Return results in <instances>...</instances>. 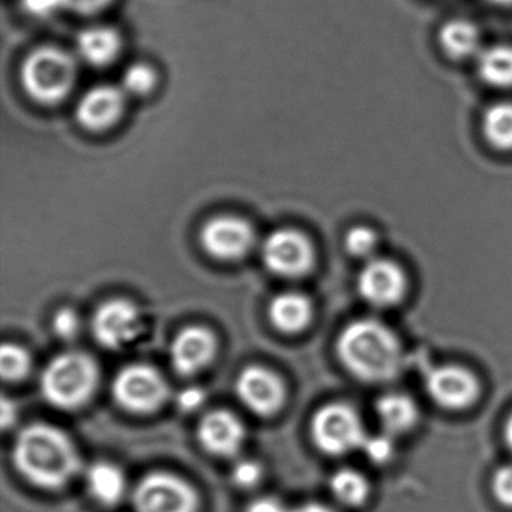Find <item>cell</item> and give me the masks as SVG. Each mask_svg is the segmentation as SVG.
Wrapping results in <instances>:
<instances>
[{
  "mask_svg": "<svg viewBox=\"0 0 512 512\" xmlns=\"http://www.w3.org/2000/svg\"><path fill=\"white\" fill-rule=\"evenodd\" d=\"M11 460L23 479L47 491L67 487L82 469V458L73 439L46 422H34L19 431Z\"/></svg>",
  "mask_w": 512,
  "mask_h": 512,
  "instance_id": "cell-1",
  "label": "cell"
},
{
  "mask_svg": "<svg viewBox=\"0 0 512 512\" xmlns=\"http://www.w3.org/2000/svg\"><path fill=\"white\" fill-rule=\"evenodd\" d=\"M335 349L341 365L361 382H389L403 367L400 340L391 328L376 319L349 323L338 335Z\"/></svg>",
  "mask_w": 512,
  "mask_h": 512,
  "instance_id": "cell-2",
  "label": "cell"
},
{
  "mask_svg": "<svg viewBox=\"0 0 512 512\" xmlns=\"http://www.w3.org/2000/svg\"><path fill=\"white\" fill-rule=\"evenodd\" d=\"M80 61L76 53L58 44H41L20 62L23 94L41 107L65 103L79 83Z\"/></svg>",
  "mask_w": 512,
  "mask_h": 512,
  "instance_id": "cell-3",
  "label": "cell"
},
{
  "mask_svg": "<svg viewBox=\"0 0 512 512\" xmlns=\"http://www.w3.org/2000/svg\"><path fill=\"white\" fill-rule=\"evenodd\" d=\"M100 382L97 362L88 353L71 350L55 356L41 373L44 400L61 410L85 406Z\"/></svg>",
  "mask_w": 512,
  "mask_h": 512,
  "instance_id": "cell-4",
  "label": "cell"
},
{
  "mask_svg": "<svg viewBox=\"0 0 512 512\" xmlns=\"http://www.w3.org/2000/svg\"><path fill=\"white\" fill-rule=\"evenodd\" d=\"M311 439L326 455L340 457L364 446L367 433L359 413L346 403H329L311 418Z\"/></svg>",
  "mask_w": 512,
  "mask_h": 512,
  "instance_id": "cell-5",
  "label": "cell"
},
{
  "mask_svg": "<svg viewBox=\"0 0 512 512\" xmlns=\"http://www.w3.org/2000/svg\"><path fill=\"white\" fill-rule=\"evenodd\" d=\"M131 505L133 512H199L200 496L181 476L158 470L137 482Z\"/></svg>",
  "mask_w": 512,
  "mask_h": 512,
  "instance_id": "cell-6",
  "label": "cell"
},
{
  "mask_svg": "<svg viewBox=\"0 0 512 512\" xmlns=\"http://www.w3.org/2000/svg\"><path fill=\"white\" fill-rule=\"evenodd\" d=\"M113 398L127 412L145 415L160 409L169 397L163 374L148 364H130L118 371L112 383Z\"/></svg>",
  "mask_w": 512,
  "mask_h": 512,
  "instance_id": "cell-7",
  "label": "cell"
},
{
  "mask_svg": "<svg viewBox=\"0 0 512 512\" xmlns=\"http://www.w3.org/2000/svg\"><path fill=\"white\" fill-rule=\"evenodd\" d=\"M128 100L121 86L97 83L77 98L74 118L89 134H106L115 130L128 109Z\"/></svg>",
  "mask_w": 512,
  "mask_h": 512,
  "instance_id": "cell-8",
  "label": "cell"
},
{
  "mask_svg": "<svg viewBox=\"0 0 512 512\" xmlns=\"http://www.w3.org/2000/svg\"><path fill=\"white\" fill-rule=\"evenodd\" d=\"M262 259L266 268L278 277H302L313 268V244L299 230L281 227L269 233L263 242Z\"/></svg>",
  "mask_w": 512,
  "mask_h": 512,
  "instance_id": "cell-9",
  "label": "cell"
},
{
  "mask_svg": "<svg viewBox=\"0 0 512 512\" xmlns=\"http://www.w3.org/2000/svg\"><path fill=\"white\" fill-rule=\"evenodd\" d=\"M140 308L130 299L115 298L104 302L92 316L91 329L95 341L107 350H121L143 332Z\"/></svg>",
  "mask_w": 512,
  "mask_h": 512,
  "instance_id": "cell-10",
  "label": "cell"
},
{
  "mask_svg": "<svg viewBox=\"0 0 512 512\" xmlns=\"http://www.w3.org/2000/svg\"><path fill=\"white\" fill-rule=\"evenodd\" d=\"M199 239L208 256L221 262H233L247 256L253 247L254 229L238 215H215L203 224Z\"/></svg>",
  "mask_w": 512,
  "mask_h": 512,
  "instance_id": "cell-11",
  "label": "cell"
},
{
  "mask_svg": "<svg viewBox=\"0 0 512 512\" xmlns=\"http://www.w3.org/2000/svg\"><path fill=\"white\" fill-rule=\"evenodd\" d=\"M431 400L446 410H466L481 394L478 377L460 365L433 368L425 379Z\"/></svg>",
  "mask_w": 512,
  "mask_h": 512,
  "instance_id": "cell-12",
  "label": "cell"
},
{
  "mask_svg": "<svg viewBox=\"0 0 512 512\" xmlns=\"http://www.w3.org/2000/svg\"><path fill=\"white\" fill-rule=\"evenodd\" d=\"M235 389L239 401L259 416L275 415L286 401L283 380L262 365L244 368L236 379Z\"/></svg>",
  "mask_w": 512,
  "mask_h": 512,
  "instance_id": "cell-13",
  "label": "cell"
},
{
  "mask_svg": "<svg viewBox=\"0 0 512 512\" xmlns=\"http://www.w3.org/2000/svg\"><path fill=\"white\" fill-rule=\"evenodd\" d=\"M358 292L367 304L392 308L407 293V277L398 263L388 259H371L359 272Z\"/></svg>",
  "mask_w": 512,
  "mask_h": 512,
  "instance_id": "cell-14",
  "label": "cell"
},
{
  "mask_svg": "<svg viewBox=\"0 0 512 512\" xmlns=\"http://www.w3.org/2000/svg\"><path fill=\"white\" fill-rule=\"evenodd\" d=\"M169 355L176 373L184 377L194 376L214 361L217 338L205 326H187L173 338Z\"/></svg>",
  "mask_w": 512,
  "mask_h": 512,
  "instance_id": "cell-15",
  "label": "cell"
},
{
  "mask_svg": "<svg viewBox=\"0 0 512 512\" xmlns=\"http://www.w3.org/2000/svg\"><path fill=\"white\" fill-rule=\"evenodd\" d=\"M197 439L208 454L229 458L241 451L245 427L241 419L226 409L211 410L197 425Z\"/></svg>",
  "mask_w": 512,
  "mask_h": 512,
  "instance_id": "cell-16",
  "label": "cell"
},
{
  "mask_svg": "<svg viewBox=\"0 0 512 512\" xmlns=\"http://www.w3.org/2000/svg\"><path fill=\"white\" fill-rule=\"evenodd\" d=\"M74 53L80 64L103 70L112 67L124 52V37L115 26L106 23H92L77 34Z\"/></svg>",
  "mask_w": 512,
  "mask_h": 512,
  "instance_id": "cell-17",
  "label": "cell"
},
{
  "mask_svg": "<svg viewBox=\"0 0 512 512\" xmlns=\"http://www.w3.org/2000/svg\"><path fill=\"white\" fill-rule=\"evenodd\" d=\"M478 25L463 17H454L442 23L437 31V44L451 61H467L475 58L484 49Z\"/></svg>",
  "mask_w": 512,
  "mask_h": 512,
  "instance_id": "cell-18",
  "label": "cell"
},
{
  "mask_svg": "<svg viewBox=\"0 0 512 512\" xmlns=\"http://www.w3.org/2000/svg\"><path fill=\"white\" fill-rule=\"evenodd\" d=\"M89 496L103 508H116L127 496L128 481L124 470L110 461H97L86 470Z\"/></svg>",
  "mask_w": 512,
  "mask_h": 512,
  "instance_id": "cell-19",
  "label": "cell"
},
{
  "mask_svg": "<svg viewBox=\"0 0 512 512\" xmlns=\"http://www.w3.org/2000/svg\"><path fill=\"white\" fill-rule=\"evenodd\" d=\"M268 317L272 326L283 334H298L310 325L313 305L302 293H280L269 302Z\"/></svg>",
  "mask_w": 512,
  "mask_h": 512,
  "instance_id": "cell-20",
  "label": "cell"
},
{
  "mask_svg": "<svg viewBox=\"0 0 512 512\" xmlns=\"http://www.w3.org/2000/svg\"><path fill=\"white\" fill-rule=\"evenodd\" d=\"M376 415L389 436L409 433L419 421V410L410 395L388 392L376 401Z\"/></svg>",
  "mask_w": 512,
  "mask_h": 512,
  "instance_id": "cell-21",
  "label": "cell"
},
{
  "mask_svg": "<svg viewBox=\"0 0 512 512\" xmlns=\"http://www.w3.org/2000/svg\"><path fill=\"white\" fill-rule=\"evenodd\" d=\"M475 62L476 74L484 85L512 89V44L484 47Z\"/></svg>",
  "mask_w": 512,
  "mask_h": 512,
  "instance_id": "cell-22",
  "label": "cell"
},
{
  "mask_svg": "<svg viewBox=\"0 0 512 512\" xmlns=\"http://www.w3.org/2000/svg\"><path fill=\"white\" fill-rule=\"evenodd\" d=\"M481 134L494 151L512 152V101H497L482 112Z\"/></svg>",
  "mask_w": 512,
  "mask_h": 512,
  "instance_id": "cell-23",
  "label": "cell"
},
{
  "mask_svg": "<svg viewBox=\"0 0 512 512\" xmlns=\"http://www.w3.org/2000/svg\"><path fill=\"white\" fill-rule=\"evenodd\" d=\"M329 488L334 499L346 508H362L370 499V482L361 472L350 467L337 470L329 479Z\"/></svg>",
  "mask_w": 512,
  "mask_h": 512,
  "instance_id": "cell-24",
  "label": "cell"
},
{
  "mask_svg": "<svg viewBox=\"0 0 512 512\" xmlns=\"http://www.w3.org/2000/svg\"><path fill=\"white\" fill-rule=\"evenodd\" d=\"M160 85V74L154 65L145 61L133 62L122 71L119 86L134 100H145L151 97Z\"/></svg>",
  "mask_w": 512,
  "mask_h": 512,
  "instance_id": "cell-25",
  "label": "cell"
},
{
  "mask_svg": "<svg viewBox=\"0 0 512 512\" xmlns=\"http://www.w3.org/2000/svg\"><path fill=\"white\" fill-rule=\"evenodd\" d=\"M32 359L28 350L19 344L5 343L0 349V374L8 382H19L31 371Z\"/></svg>",
  "mask_w": 512,
  "mask_h": 512,
  "instance_id": "cell-26",
  "label": "cell"
},
{
  "mask_svg": "<svg viewBox=\"0 0 512 512\" xmlns=\"http://www.w3.org/2000/svg\"><path fill=\"white\" fill-rule=\"evenodd\" d=\"M379 236L376 230L368 226H355L346 233L344 247L350 256L367 259L376 253Z\"/></svg>",
  "mask_w": 512,
  "mask_h": 512,
  "instance_id": "cell-27",
  "label": "cell"
},
{
  "mask_svg": "<svg viewBox=\"0 0 512 512\" xmlns=\"http://www.w3.org/2000/svg\"><path fill=\"white\" fill-rule=\"evenodd\" d=\"M491 494L502 508L512 509V464L499 467L491 479Z\"/></svg>",
  "mask_w": 512,
  "mask_h": 512,
  "instance_id": "cell-28",
  "label": "cell"
},
{
  "mask_svg": "<svg viewBox=\"0 0 512 512\" xmlns=\"http://www.w3.org/2000/svg\"><path fill=\"white\" fill-rule=\"evenodd\" d=\"M82 323L79 314L73 308H61L53 317V331L61 340L71 341L79 335Z\"/></svg>",
  "mask_w": 512,
  "mask_h": 512,
  "instance_id": "cell-29",
  "label": "cell"
},
{
  "mask_svg": "<svg viewBox=\"0 0 512 512\" xmlns=\"http://www.w3.org/2000/svg\"><path fill=\"white\" fill-rule=\"evenodd\" d=\"M116 0H65L67 13L83 19H94L106 13Z\"/></svg>",
  "mask_w": 512,
  "mask_h": 512,
  "instance_id": "cell-30",
  "label": "cell"
},
{
  "mask_svg": "<svg viewBox=\"0 0 512 512\" xmlns=\"http://www.w3.org/2000/svg\"><path fill=\"white\" fill-rule=\"evenodd\" d=\"M262 467L253 460H239L233 466L232 479L238 487L253 488L262 479Z\"/></svg>",
  "mask_w": 512,
  "mask_h": 512,
  "instance_id": "cell-31",
  "label": "cell"
},
{
  "mask_svg": "<svg viewBox=\"0 0 512 512\" xmlns=\"http://www.w3.org/2000/svg\"><path fill=\"white\" fill-rule=\"evenodd\" d=\"M23 11L35 19H50L59 13H65V0H20Z\"/></svg>",
  "mask_w": 512,
  "mask_h": 512,
  "instance_id": "cell-32",
  "label": "cell"
},
{
  "mask_svg": "<svg viewBox=\"0 0 512 512\" xmlns=\"http://www.w3.org/2000/svg\"><path fill=\"white\" fill-rule=\"evenodd\" d=\"M362 449L374 463H386L394 454L391 437L386 433L385 436L367 437Z\"/></svg>",
  "mask_w": 512,
  "mask_h": 512,
  "instance_id": "cell-33",
  "label": "cell"
},
{
  "mask_svg": "<svg viewBox=\"0 0 512 512\" xmlns=\"http://www.w3.org/2000/svg\"><path fill=\"white\" fill-rule=\"evenodd\" d=\"M206 392L200 386H187L176 394V406L182 412H194L205 403Z\"/></svg>",
  "mask_w": 512,
  "mask_h": 512,
  "instance_id": "cell-34",
  "label": "cell"
},
{
  "mask_svg": "<svg viewBox=\"0 0 512 512\" xmlns=\"http://www.w3.org/2000/svg\"><path fill=\"white\" fill-rule=\"evenodd\" d=\"M245 512H290L281 500L271 496L257 497L248 503Z\"/></svg>",
  "mask_w": 512,
  "mask_h": 512,
  "instance_id": "cell-35",
  "label": "cell"
},
{
  "mask_svg": "<svg viewBox=\"0 0 512 512\" xmlns=\"http://www.w3.org/2000/svg\"><path fill=\"white\" fill-rule=\"evenodd\" d=\"M17 421V407L8 397L2 398V427L4 430L13 427Z\"/></svg>",
  "mask_w": 512,
  "mask_h": 512,
  "instance_id": "cell-36",
  "label": "cell"
},
{
  "mask_svg": "<svg viewBox=\"0 0 512 512\" xmlns=\"http://www.w3.org/2000/svg\"><path fill=\"white\" fill-rule=\"evenodd\" d=\"M290 512H337L331 506L323 505V503L310 502L304 503V505L296 506V508L290 509Z\"/></svg>",
  "mask_w": 512,
  "mask_h": 512,
  "instance_id": "cell-37",
  "label": "cell"
},
{
  "mask_svg": "<svg viewBox=\"0 0 512 512\" xmlns=\"http://www.w3.org/2000/svg\"><path fill=\"white\" fill-rule=\"evenodd\" d=\"M503 437H505L506 446L512 452V413L506 419L505 428H503Z\"/></svg>",
  "mask_w": 512,
  "mask_h": 512,
  "instance_id": "cell-38",
  "label": "cell"
},
{
  "mask_svg": "<svg viewBox=\"0 0 512 512\" xmlns=\"http://www.w3.org/2000/svg\"><path fill=\"white\" fill-rule=\"evenodd\" d=\"M485 2L496 8H505V10H511L512 8V0H485Z\"/></svg>",
  "mask_w": 512,
  "mask_h": 512,
  "instance_id": "cell-39",
  "label": "cell"
}]
</instances>
